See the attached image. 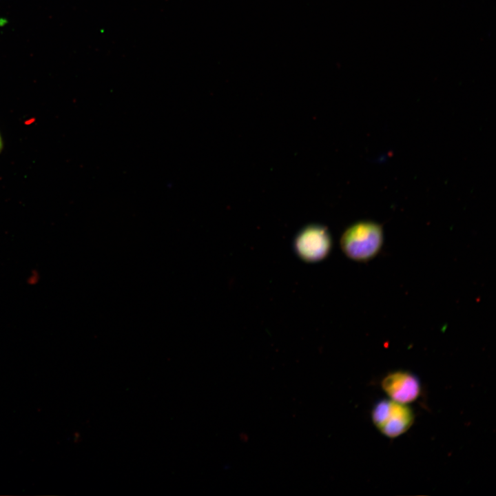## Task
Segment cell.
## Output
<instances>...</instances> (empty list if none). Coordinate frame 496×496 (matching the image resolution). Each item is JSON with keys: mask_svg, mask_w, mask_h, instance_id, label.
I'll return each instance as SVG.
<instances>
[{"mask_svg": "<svg viewBox=\"0 0 496 496\" xmlns=\"http://www.w3.org/2000/svg\"><path fill=\"white\" fill-rule=\"evenodd\" d=\"M381 386L391 400L402 404L415 401L421 392L418 377L407 371L391 372L382 379Z\"/></svg>", "mask_w": 496, "mask_h": 496, "instance_id": "3957f363", "label": "cell"}, {"mask_svg": "<svg viewBox=\"0 0 496 496\" xmlns=\"http://www.w3.org/2000/svg\"><path fill=\"white\" fill-rule=\"evenodd\" d=\"M383 241L382 227L372 222H362L350 227L342 235L341 247L344 252L356 260L373 258L380 249Z\"/></svg>", "mask_w": 496, "mask_h": 496, "instance_id": "6da1fadb", "label": "cell"}, {"mask_svg": "<svg viewBox=\"0 0 496 496\" xmlns=\"http://www.w3.org/2000/svg\"><path fill=\"white\" fill-rule=\"evenodd\" d=\"M371 419L382 434L395 438L409 429L414 421V414L406 404L384 399L374 404Z\"/></svg>", "mask_w": 496, "mask_h": 496, "instance_id": "7a4b0ae2", "label": "cell"}, {"mask_svg": "<svg viewBox=\"0 0 496 496\" xmlns=\"http://www.w3.org/2000/svg\"><path fill=\"white\" fill-rule=\"evenodd\" d=\"M2 147H3V142H2V138H1V135H0V152H1V149H2Z\"/></svg>", "mask_w": 496, "mask_h": 496, "instance_id": "5b68a950", "label": "cell"}, {"mask_svg": "<svg viewBox=\"0 0 496 496\" xmlns=\"http://www.w3.org/2000/svg\"><path fill=\"white\" fill-rule=\"evenodd\" d=\"M295 247L298 254L304 260L317 261L324 258L331 248V238L322 227L311 226L303 229L297 236Z\"/></svg>", "mask_w": 496, "mask_h": 496, "instance_id": "277c9868", "label": "cell"}]
</instances>
